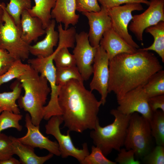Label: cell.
I'll list each match as a JSON object with an SVG mask.
<instances>
[{
    "instance_id": "obj_1",
    "label": "cell",
    "mask_w": 164,
    "mask_h": 164,
    "mask_svg": "<svg viewBox=\"0 0 164 164\" xmlns=\"http://www.w3.org/2000/svg\"><path fill=\"white\" fill-rule=\"evenodd\" d=\"M109 67L108 92L114 93L117 100L143 86L154 74L163 69L154 54L142 49L132 54L117 55L109 60Z\"/></svg>"
},
{
    "instance_id": "obj_2",
    "label": "cell",
    "mask_w": 164,
    "mask_h": 164,
    "mask_svg": "<svg viewBox=\"0 0 164 164\" xmlns=\"http://www.w3.org/2000/svg\"><path fill=\"white\" fill-rule=\"evenodd\" d=\"M58 101L64 127L70 131L82 133L95 128L101 102L83 83L72 79L59 85Z\"/></svg>"
},
{
    "instance_id": "obj_3",
    "label": "cell",
    "mask_w": 164,
    "mask_h": 164,
    "mask_svg": "<svg viewBox=\"0 0 164 164\" xmlns=\"http://www.w3.org/2000/svg\"><path fill=\"white\" fill-rule=\"evenodd\" d=\"M24 91L18 99V106L29 114L32 123L39 125L43 119V109L50 92L48 81L30 65L18 79Z\"/></svg>"
},
{
    "instance_id": "obj_4",
    "label": "cell",
    "mask_w": 164,
    "mask_h": 164,
    "mask_svg": "<svg viewBox=\"0 0 164 164\" xmlns=\"http://www.w3.org/2000/svg\"><path fill=\"white\" fill-rule=\"evenodd\" d=\"M110 113L114 117L112 123L102 127L98 121L95 128L90 133L94 144L101 149L106 156L114 150L119 151L124 146L131 115L122 114L117 109L111 110Z\"/></svg>"
},
{
    "instance_id": "obj_5",
    "label": "cell",
    "mask_w": 164,
    "mask_h": 164,
    "mask_svg": "<svg viewBox=\"0 0 164 164\" xmlns=\"http://www.w3.org/2000/svg\"><path fill=\"white\" fill-rule=\"evenodd\" d=\"M152 138L149 120L138 113L132 114L124 144L125 148L132 150L135 156L142 159L153 148Z\"/></svg>"
},
{
    "instance_id": "obj_6",
    "label": "cell",
    "mask_w": 164,
    "mask_h": 164,
    "mask_svg": "<svg viewBox=\"0 0 164 164\" xmlns=\"http://www.w3.org/2000/svg\"><path fill=\"white\" fill-rule=\"evenodd\" d=\"M53 53L46 57H36L29 59L28 64L40 74L44 76L50 84V97L47 105L43 109V119L48 120L54 116L61 115L58 98L59 86L56 82V67L53 61Z\"/></svg>"
},
{
    "instance_id": "obj_7",
    "label": "cell",
    "mask_w": 164,
    "mask_h": 164,
    "mask_svg": "<svg viewBox=\"0 0 164 164\" xmlns=\"http://www.w3.org/2000/svg\"><path fill=\"white\" fill-rule=\"evenodd\" d=\"M3 6V22L0 26V48L6 50L15 60L24 61L30 54L29 45L22 39L19 30Z\"/></svg>"
},
{
    "instance_id": "obj_8",
    "label": "cell",
    "mask_w": 164,
    "mask_h": 164,
    "mask_svg": "<svg viewBox=\"0 0 164 164\" xmlns=\"http://www.w3.org/2000/svg\"><path fill=\"white\" fill-rule=\"evenodd\" d=\"M63 122L61 115L52 117L45 125L46 133V134L53 135L57 140L60 156L62 158L71 156L76 158L80 163L89 154L87 144L86 143H84L81 149L76 148L71 138L70 131L68 130L66 135L61 133L60 126Z\"/></svg>"
},
{
    "instance_id": "obj_9",
    "label": "cell",
    "mask_w": 164,
    "mask_h": 164,
    "mask_svg": "<svg viewBox=\"0 0 164 164\" xmlns=\"http://www.w3.org/2000/svg\"><path fill=\"white\" fill-rule=\"evenodd\" d=\"M143 9L139 3H127L107 9L111 19V28L128 44L137 49L139 46L129 34L128 28L130 22L133 19L132 12Z\"/></svg>"
},
{
    "instance_id": "obj_10",
    "label": "cell",
    "mask_w": 164,
    "mask_h": 164,
    "mask_svg": "<svg viewBox=\"0 0 164 164\" xmlns=\"http://www.w3.org/2000/svg\"><path fill=\"white\" fill-rule=\"evenodd\" d=\"M149 7L142 13L133 16L128 28L139 41H142L147 28L164 21V0H150Z\"/></svg>"
},
{
    "instance_id": "obj_11",
    "label": "cell",
    "mask_w": 164,
    "mask_h": 164,
    "mask_svg": "<svg viewBox=\"0 0 164 164\" xmlns=\"http://www.w3.org/2000/svg\"><path fill=\"white\" fill-rule=\"evenodd\" d=\"M76 45L73 51L76 66L84 80L89 79L93 73V64L97 47L90 44L87 32L84 31L77 33Z\"/></svg>"
},
{
    "instance_id": "obj_12",
    "label": "cell",
    "mask_w": 164,
    "mask_h": 164,
    "mask_svg": "<svg viewBox=\"0 0 164 164\" xmlns=\"http://www.w3.org/2000/svg\"><path fill=\"white\" fill-rule=\"evenodd\" d=\"M109 59L105 50L100 46L97 48L93 62V76L90 84V90H96L100 94V101L104 105L108 92L109 77Z\"/></svg>"
},
{
    "instance_id": "obj_13",
    "label": "cell",
    "mask_w": 164,
    "mask_h": 164,
    "mask_svg": "<svg viewBox=\"0 0 164 164\" xmlns=\"http://www.w3.org/2000/svg\"><path fill=\"white\" fill-rule=\"evenodd\" d=\"M149 98L143 86H140L128 91L117 100L118 106L117 109L126 115L138 113L149 120L153 112L149 105Z\"/></svg>"
},
{
    "instance_id": "obj_14",
    "label": "cell",
    "mask_w": 164,
    "mask_h": 164,
    "mask_svg": "<svg viewBox=\"0 0 164 164\" xmlns=\"http://www.w3.org/2000/svg\"><path fill=\"white\" fill-rule=\"evenodd\" d=\"M25 122L27 132L23 136L17 138L20 142L34 149H45L53 155L60 156L57 142L52 141L44 135L40 131L39 125H36L32 123L28 113L26 114Z\"/></svg>"
},
{
    "instance_id": "obj_15",
    "label": "cell",
    "mask_w": 164,
    "mask_h": 164,
    "mask_svg": "<svg viewBox=\"0 0 164 164\" xmlns=\"http://www.w3.org/2000/svg\"><path fill=\"white\" fill-rule=\"evenodd\" d=\"M97 12H85L82 13L87 18L89 26L88 39L91 45L97 47L104 32L111 28L110 18L106 9L102 6Z\"/></svg>"
},
{
    "instance_id": "obj_16",
    "label": "cell",
    "mask_w": 164,
    "mask_h": 164,
    "mask_svg": "<svg viewBox=\"0 0 164 164\" xmlns=\"http://www.w3.org/2000/svg\"><path fill=\"white\" fill-rule=\"evenodd\" d=\"M100 46L106 52L109 60L119 54H132L138 50L128 44L111 28L104 33Z\"/></svg>"
},
{
    "instance_id": "obj_17",
    "label": "cell",
    "mask_w": 164,
    "mask_h": 164,
    "mask_svg": "<svg viewBox=\"0 0 164 164\" xmlns=\"http://www.w3.org/2000/svg\"><path fill=\"white\" fill-rule=\"evenodd\" d=\"M76 10V0H56L51 11V18L63 24L64 29H67L70 25L75 26L78 22L80 16Z\"/></svg>"
},
{
    "instance_id": "obj_18",
    "label": "cell",
    "mask_w": 164,
    "mask_h": 164,
    "mask_svg": "<svg viewBox=\"0 0 164 164\" xmlns=\"http://www.w3.org/2000/svg\"><path fill=\"white\" fill-rule=\"evenodd\" d=\"M56 21L51 20L49 25L45 29L46 36L43 39L29 47V52L36 57H46L54 52V47L58 43L59 34L55 30Z\"/></svg>"
},
{
    "instance_id": "obj_19",
    "label": "cell",
    "mask_w": 164,
    "mask_h": 164,
    "mask_svg": "<svg viewBox=\"0 0 164 164\" xmlns=\"http://www.w3.org/2000/svg\"><path fill=\"white\" fill-rule=\"evenodd\" d=\"M20 32L23 40L29 45L46 33L41 20L31 16L28 10L24 11L21 15Z\"/></svg>"
},
{
    "instance_id": "obj_20",
    "label": "cell",
    "mask_w": 164,
    "mask_h": 164,
    "mask_svg": "<svg viewBox=\"0 0 164 164\" xmlns=\"http://www.w3.org/2000/svg\"><path fill=\"white\" fill-rule=\"evenodd\" d=\"M10 136L13 154L19 157L21 164H43L53 156V154L51 153L44 156H38L35 153L34 148L22 143L17 138Z\"/></svg>"
},
{
    "instance_id": "obj_21",
    "label": "cell",
    "mask_w": 164,
    "mask_h": 164,
    "mask_svg": "<svg viewBox=\"0 0 164 164\" xmlns=\"http://www.w3.org/2000/svg\"><path fill=\"white\" fill-rule=\"evenodd\" d=\"M56 0H34L35 5L28 10L30 15L39 18L45 29L51 21V12Z\"/></svg>"
},
{
    "instance_id": "obj_22",
    "label": "cell",
    "mask_w": 164,
    "mask_h": 164,
    "mask_svg": "<svg viewBox=\"0 0 164 164\" xmlns=\"http://www.w3.org/2000/svg\"><path fill=\"white\" fill-rule=\"evenodd\" d=\"M147 33L150 34L154 37L153 43L149 46L142 49L144 50H152L155 52L164 62V21L149 27L145 30Z\"/></svg>"
},
{
    "instance_id": "obj_23",
    "label": "cell",
    "mask_w": 164,
    "mask_h": 164,
    "mask_svg": "<svg viewBox=\"0 0 164 164\" xmlns=\"http://www.w3.org/2000/svg\"><path fill=\"white\" fill-rule=\"evenodd\" d=\"M22 87L19 81L14 85L12 91L0 93V108L16 114H20L19 106L16 103L22 92Z\"/></svg>"
},
{
    "instance_id": "obj_24",
    "label": "cell",
    "mask_w": 164,
    "mask_h": 164,
    "mask_svg": "<svg viewBox=\"0 0 164 164\" xmlns=\"http://www.w3.org/2000/svg\"><path fill=\"white\" fill-rule=\"evenodd\" d=\"M149 121L156 145L164 146V112L160 110L153 112Z\"/></svg>"
},
{
    "instance_id": "obj_25",
    "label": "cell",
    "mask_w": 164,
    "mask_h": 164,
    "mask_svg": "<svg viewBox=\"0 0 164 164\" xmlns=\"http://www.w3.org/2000/svg\"><path fill=\"white\" fill-rule=\"evenodd\" d=\"M32 7L31 0H10L5 7L19 30L21 15L23 12Z\"/></svg>"
},
{
    "instance_id": "obj_26",
    "label": "cell",
    "mask_w": 164,
    "mask_h": 164,
    "mask_svg": "<svg viewBox=\"0 0 164 164\" xmlns=\"http://www.w3.org/2000/svg\"><path fill=\"white\" fill-rule=\"evenodd\" d=\"M143 87L149 97L164 95V70L154 74Z\"/></svg>"
},
{
    "instance_id": "obj_27",
    "label": "cell",
    "mask_w": 164,
    "mask_h": 164,
    "mask_svg": "<svg viewBox=\"0 0 164 164\" xmlns=\"http://www.w3.org/2000/svg\"><path fill=\"white\" fill-rule=\"evenodd\" d=\"M30 66L20 60H15L8 70L0 76V86L14 79H18L23 75Z\"/></svg>"
},
{
    "instance_id": "obj_28",
    "label": "cell",
    "mask_w": 164,
    "mask_h": 164,
    "mask_svg": "<svg viewBox=\"0 0 164 164\" xmlns=\"http://www.w3.org/2000/svg\"><path fill=\"white\" fill-rule=\"evenodd\" d=\"M56 79L58 85H62L72 79L82 83L84 81L76 66L56 67Z\"/></svg>"
},
{
    "instance_id": "obj_29",
    "label": "cell",
    "mask_w": 164,
    "mask_h": 164,
    "mask_svg": "<svg viewBox=\"0 0 164 164\" xmlns=\"http://www.w3.org/2000/svg\"><path fill=\"white\" fill-rule=\"evenodd\" d=\"M22 115L7 111H3L0 114V133L4 130L14 128L20 132L22 126L19 121L22 118Z\"/></svg>"
},
{
    "instance_id": "obj_30",
    "label": "cell",
    "mask_w": 164,
    "mask_h": 164,
    "mask_svg": "<svg viewBox=\"0 0 164 164\" xmlns=\"http://www.w3.org/2000/svg\"><path fill=\"white\" fill-rule=\"evenodd\" d=\"M80 163L81 164H117L115 162L108 159L99 148L94 145L91 147V153Z\"/></svg>"
},
{
    "instance_id": "obj_31",
    "label": "cell",
    "mask_w": 164,
    "mask_h": 164,
    "mask_svg": "<svg viewBox=\"0 0 164 164\" xmlns=\"http://www.w3.org/2000/svg\"><path fill=\"white\" fill-rule=\"evenodd\" d=\"M146 164H164V146L156 145L142 159Z\"/></svg>"
},
{
    "instance_id": "obj_32",
    "label": "cell",
    "mask_w": 164,
    "mask_h": 164,
    "mask_svg": "<svg viewBox=\"0 0 164 164\" xmlns=\"http://www.w3.org/2000/svg\"><path fill=\"white\" fill-rule=\"evenodd\" d=\"M13 155L10 136L0 133V161L8 159Z\"/></svg>"
},
{
    "instance_id": "obj_33",
    "label": "cell",
    "mask_w": 164,
    "mask_h": 164,
    "mask_svg": "<svg viewBox=\"0 0 164 164\" xmlns=\"http://www.w3.org/2000/svg\"><path fill=\"white\" fill-rule=\"evenodd\" d=\"M115 159V162L119 164H140L141 162L135 158V153L132 149L121 148Z\"/></svg>"
},
{
    "instance_id": "obj_34",
    "label": "cell",
    "mask_w": 164,
    "mask_h": 164,
    "mask_svg": "<svg viewBox=\"0 0 164 164\" xmlns=\"http://www.w3.org/2000/svg\"><path fill=\"white\" fill-rule=\"evenodd\" d=\"M76 10L82 13L100 11L101 7L97 0H76Z\"/></svg>"
},
{
    "instance_id": "obj_35",
    "label": "cell",
    "mask_w": 164,
    "mask_h": 164,
    "mask_svg": "<svg viewBox=\"0 0 164 164\" xmlns=\"http://www.w3.org/2000/svg\"><path fill=\"white\" fill-rule=\"evenodd\" d=\"M101 5V6L106 9L118 6L122 4L132 3H144L148 5L149 1L147 0H97Z\"/></svg>"
},
{
    "instance_id": "obj_36",
    "label": "cell",
    "mask_w": 164,
    "mask_h": 164,
    "mask_svg": "<svg viewBox=\"0 0 164 164\" xmlns=\"http://www.w3.org/2000/svg\"><path fill=\"white\" fill-rule=\"evenodd\" d=\"M148 103L152 112L160 110L164 112V95L149 97Z\"/></svg>"
},
{
    "instance_id": "obj_37",
    "label": "cell",
    "mask_w": 164,
    "mask_h": 164,
    "mask_svg": "<svg viewBox=\"0 0 164 164\" xmlns=\"http://www.w3.org/2000/svg\"><path fill=\"white\" fill-rule=\"evenodd\" d=\"M15 60L9 54L0 58V76L5 73L8 70Z\"/></svg>"
},
{
    "instance_id": "obj_38",
    "label": "cell",
    "mask_w": 164,
    "mask_h": 164,
    "mask_svg": "<svg viewBox=\"0 0 164 164\" xmlns=\"http://www.w3.org/2000/svg\"><path fill=\"white\" fill-rule=\"evenodd\" d=\"M19 160L12 156L7 159L0 161V164H20Z\"/></svg>"
},
{
    "instance_id": "obj_39",
    "label": "cell",
    "mask_w": 164,
    "mask_h": 164,
    "mask_svg": "<svg viewBox=\"0 0 164 164\" xmlns=\"http://www.w3.org/2000/svg\"><path fill=\"white\" fill-rule=\"evenodd\" d=\"M5 4L4 2H0V26L3 22V20L4 14L3 6Z\"/></svg>"
},
{
    "instance_id": "obj_40",
    "label": "cell",
    "mask_w": 164,
    "mask_h": 164,
    "mask_svg": "<svg viewBox=\"0 0 164 164\" xmlns=\"http://www.w3.org/2000/svg\"><path fill=\"white\" fill-rule=\"evenodd\" d=\"M9 54L5 50L0 48V58L5 57Z\"/></svg>"
},
{
    "instance_id": "obj_41",
    "label": "cell",
    "mask_w": 164,
    "mask_h": 164,
    "mask_svg": "<svg viewBox=\"0 0 164 164\" xmlns=\"http://www.w3.org/2000/svg\"><path fill=\"white\" fill-rule=\"evenodd\" d=\"M3 110L1 108H0V114H1V113L2 112V111H3Z\"/></svg>"
}]
</instances>
